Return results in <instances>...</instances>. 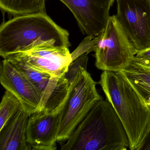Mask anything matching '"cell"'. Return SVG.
I'll return each instance as SVG.
<instances>
[{
    "label": "cell",
    "instance_id": "6da1fadb",
    "mask_svg": "<svg viewBox=\"0 0 150 150\" xmlns=\"http://www.w3.org/2000/svg\"><path fill=\"white\" fill-rule=\"evenodd\" d=\"M125 129L131 150H141L150 132V107L120 72L103 71L99 81Z\"/></svg>",
    "mask_w": 150,
    "mask_h": 150
},
{
    "label": "cell",
    "instance_id": "7a4b0ae2",
    "mask_svg": "<svg viewBox=\"0 0 150 150\" xmlns=\"http://www.w3.org/2000/svg\"><path fill=\"white\" fill-rule=\"evenodd\" d=\"M61 146L62 150H126L125 129L108 100L97 101Z\"/></svg>",
    "mask_w": 150,
    "mask_h": 150
},
{
    "label": "cell",
    "instance_id": "3957f363",
    "mask_svg": "<svg viewBox=\"0 0 150 150\" xmlns=\"http://www.w3.org/2000/svg\"><path fill=\"white\" fill-rule=\"evenodd\" d=\"M69 37L46 12L15 16L0 27V55L5 58L43 45L69 48Z\"/></svg>",
    "mask_w": 150,
    "mask_h": 150
},
{
    "label": "cell",
    "instance_id": "277c9868",
    "mask_svg": "<svg viewBox=\"0 0 150 150\" xmlns=\"http://www.w3.org/2000/svg\"><path fill=\"white\" fill-rule=\"evenodd\" d=\"M87 55L84 53L73 61L66 73L70 88L58 115L57 142L66 141L93 106L102 99L96 89V82L87 71Z\"/></svg>",
    "mask_w": 150,
    "mask_h": 150
},
{
    "label": "cell",
    "instance_id": "5b68a950",
    "mask_svg": "<svg viewBox=\"0 0 150 150\" xmlns=\"http://www.w3.org/2000/svg\"><path fill=\"white\" fill-rule=\"evenodd\" d=\"M95 47V65L103 71H120L132 63L137 53L115 15L110 16Z\"/></svg>",
    "mask_w": 150,
    "mask_h": 150
},
{
    "label": "cell",
    "instance_id": "8992f818",
    "mask_svg": "<svg viewBox=\"0 0 150 150\" xmlns=\"http://www.w3.org/2000/svg\"><path fill=\"white\" fill-rule=\"evenodd\" d=\"M117 21L136 50L150 49V0H116Z\"/></svg>",
    "mask_w": 150,
    "mask_h": 150
},
{
    "label": "cell",
    "instance_id": "52a82bcc",
    "mask_svg": "<svg viewBox=\"0 0 150 150\" xmlns=\"http://www.w3.org/2000/svg\"><path fill=\"white\" fill-rule=\"evenodd\" d=\"M7 57L21 60L32 68L52 77L65 75L72 62L68 47L48 44L36 46Z\"/></svg>",
    "mask_w": 150,
    "mask_h": 150
},
{
    "label": "cell",
    "instance_id": "ba28073f",
    "mask_svg": "<svg viewBox=\"0 0 150 150\" xmlns=\"http://www.w3.org/2000/svg\"><path fill=\"white\" fill-rule=\"evenodd\" d=\"M72 12L82 33L97 36L103 31L115 0H59Z\"/></svg>",
    "mask_w": 150,
    "mask_h": 150
},
{
    "label": "cell",
    "instance_id": "9c48e42d",
    "mask_svg": "<svg viewBox=\"0 0 150 150\" xmlns=\"http://www.w3.org/2000/svg\"><path fill=\"white\" fill-rule=\"evenodd\" d=\"M0 81L6 90L18 98L30 115L36 112L41 93L14 64L7 59H4L1 64Z\"/></svg>",
    "mask_w": 150,
    "mask_h": 150
},
{
    "label": "cell",
    "instance_id": "30bf717a",
    "mask_svg": "<svg viewBox=\"0 0 150 150\" xmlns=\"http://www.w3.org/2000/svg\"><path fill=\"white\" fill-rule=\"evenodd\" d=\"M59 114L36 111L30 116L26 138L31 150H55Z\"/></svg>",
    "mask_w": 150,
    "mask_h": 150
},
{
    "label": "cell",
    "instance_id": "8fae6325",
    "mask_svg": "<svg viewBox=\"0 0 150 150\" xmlns=\"http://www.w3.org/2000/svg\"><path fill=\"white\" fill-rule=\"evenodd\" d=\"M30 116L22 107L0 130V150H31L26 138Z\"/></svg>",
    "mask_w": 150,
    "mask_h": 150
},
{
    "label": "cell",
    "instance_id": "7c38bea8",
    "mask_svg": "<svg viewBox=\"0 0 150 150\" xmlns=\"http://www.w3.org/2000/svg\"><path fill=\"white\" fill-rule=\"evenodd\" d=\"M70 83L65 75L51 77L49 83L41 94L37 111L59 114L68 96Z\"/></svg>",
    "mask_w": 150,
    "mask_h": 150
},
{
    "label": "cell",
    "instance_id": "4fadbf2b",
    "mask_svg": "<svg viewBox=\"0 0 150 150\" xmlns=\"http://www.w3.org/2000/svg\"><path fill=\"white\" fill-rule=\"evenodd\" d=\"M150 107V69L133 59L127 67L120 71Z\"/></svg>",
    "mask_w": 150,
    "mask_h": 150
},
{
    "label": "cell",
    "instance_id": "5bb4252c",
    "mask_svg": "<svg viewBox=\"0 0 150 150\" xmlns=\"http://www.w3.org/2000/svg\"><path fill=\"white\" fill-rule=\"evenodd\" d=\"M46 0H0V8L14 16L45 12Z\"/></svg>",
    "mask_w": 150,
    "mask_h": 150
},
{
    "label": "cell",
    "instance_id": "9a60e30c",
    "mask_svg": "<svg viewBox=\"0 0 150 150\" xmlns=\"http://www.w3.org/2000/svg\"><path fill=\"white\" fill-rule=\"evenodd\" d=\"M3 59H7L13 63L40 92L41 96L51 78L50 75L35 70L23 61L13 57H7Z\"/></svg>",
    "mask_w": 150,
    "mask_h": 150
},
{
    "label": "cell",
    "instance_id": "2e32d148",
    "mask_svg": "<svg viewBox=\"0 0 150 150\" xmlns=\"http://www.w3.org/2000/svg\"><path fill=\"white\" fill-rule=\"evenodd\" d=\"M22 107L18 98L6 90L0 104V130Z\"/></svg>",
    "mask_w": 150,
    "mask_h": 150
},
{
    "label": "cell",
    "instance_id": "e0dca14e",
    "mask_svg": "<svg viewBox=\"0 0 150 150\" xmlns=\"http://www.w3.org/2000/svg\"><path fill=\"white\" fill-rule=\"evenodd\" d=\"M96 41L97 37L87 36L77 49L71 53L72 62L82 54H88L91 52L94 51Z\"/></svg>",
    "mask_w": 150,
    "mask_h": 150
},
{
    "label": "cell",
    "instance_id": "ac0fdd59",
    "mask_svg": "<svg viewBox=\"0 0 150 150\" xmlns=\"http://www.w3.org/2000/svg\"><path fill=\"white\" fill-rule=\"evenodd\" d=\"M133 59L145 67H150V49L137 52Z\"/></svg>",
    "mask_w": 150,
    "mask_h": 150
},
{
    "label": "cell",
    "instance_id": "d6986e66",
    "mask_svg": "<svg viewBox=\"0 0 150 150\" xmlns=\"http://www.w3.org/2000/svg\"><path fill=\"white\" fill-rule=\"evenodd\" d=\"M141 150H150V132Z\"/></svg>",
    "mask_w": 150,
    "mask_h": 150
},
{
    "label": "cell",
    "instance_id": "ffe728a7",
    "mask_svg": "<svg viewBox=\"0 0 150 150\" xmlns=\"http://www.w3.org/2000/svg\"><path fill=\"white\" fill-rule=\"evenodd\" d=\"M147 68H149V69H150V67H147Z\"/></svg>",
    "mask_w": 150,
    "mask_h": 150
}]
</instances>
